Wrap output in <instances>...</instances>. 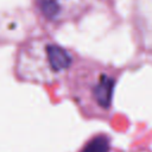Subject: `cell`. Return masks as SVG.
Listing matches in <instances>:
<instances>
[{
	"instance_id": "3957f363",
	"label": "cell",
	"mask_w": 152,
	"mask_h": 152,
	"mask_svg": "<svg viewBox=\"0 0 152 152\" xmlns=\"http://www.w3.org/2000/svg\"><path fill=\"white\" fill-rule=\"evenodd\" d=\"M81 152H109V140L104 135H97L88 141Z\"/></svg>"
},
{
	"instance_id": "277c9868",
	"label": "cell",
	"mask_w": 152,
	"mask_h": 152,
	"mask_svg": "<svg viewBox=\"0 0 152 152\" xmlns=\"http://www.w3.org/2000/svg\"><path fill=\"white\" fill-rule=\"evenodd\" d=\"M38 7L40 12L49 19L55 18L61 10L57 0H38Z\"/></svg>"
},
{
	"instance_id": "7a4b0ae2",
	"label": "cell",
	"mask_w": 152,
	"mask_h": 152,
	"mask_svg": "<svg viewBox=\"0 0 152 152\" xmlns=\"http://www.w3.org/2000/svg\"><path fill=\"white\" fill-rule=\"evenodd\" d=\"M46 56L51 69L55 71H61L63 69H66L71 64L70 55L63 48L56 44H49L46 46Z\"/></svg>"
},
{
	"instance_id": "6da1fadb",
	"label": "cell",
	"mask_w": 152,
	"mask_h": 152,
	"mask_svg": "<svg viewBox=\"0 0 152 152\" xmlns=\"http://www.w3.org/2000/svg\"><path fill=\"white\" fill-rule=\"evenodd\" d=\"M114 84H115L114 80L109 76L102 75L99 78V82L94 88V96H95L96 102L102 108H109L110 107Z\"/></svg>"
}]
</instances>
